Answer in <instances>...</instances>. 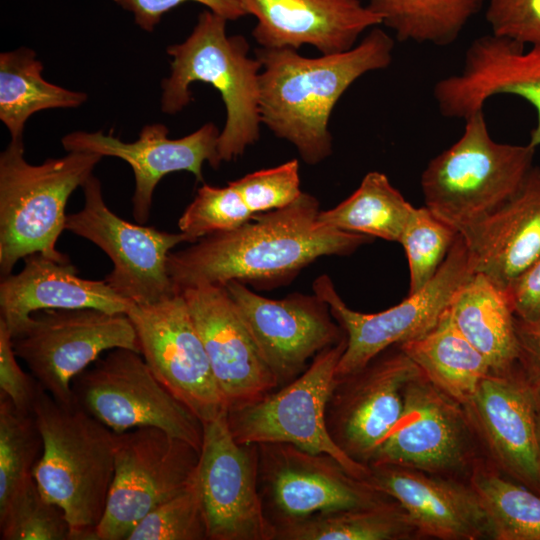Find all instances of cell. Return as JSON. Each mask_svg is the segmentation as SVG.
<instances>
[{
	"label": "cell",
	"mask_w": 540,
	"mask_h": 540,
	"mask_svg": "<svg viewBox=\"0 0 540 540\" xmlns=\"http://www.w3.org/2000/svg\"><path fill=\"white\" fill-rule=\"evenodd\" d=\"M72 389L75 402L116 434L154 427L201 449L203 423L136 351H108L75 377Z\"/></svg>",
	"instance_id": "9c48e42d"
},
{
	"label": "cell",
	"mask_w": 540,
	"mask_h": 540,
	"mask_svg": "<svg viewBox=\"0 0 540 540\" xmlns=\"http://www.w3.org/2000/svg\"><path fill=\"white\" fill-rule=\"evenodd\" d=\"M32 413L43 440L33 472L41 495L63 510L72 540H96L114 476L116 433L42 386Z\"/></svg>",
	"instance_id": "3957f363"
},
{
	"label": "cell",
	"mask_w": 540,
	"mask_h": 540,
	"mask_svg": "<svg viewBox=\"0 0 540 540\" xmlns=\"http://www.w3.org/2000/svg\"><path fill=\"white\" fill-rule=\"evenodd\" d=\"M126 540H208L194 478L183 491L145 515Z\"/></svg>",
	"instance_id": "8d00e7d4"
},
{
	"label": "cell",
	"mask_w": 540,
	"mask_h": 540,
	"mask_svg": "<svg viewBox=\"0 0 540 540\" xmlns=\"http://www.w3.org/2000/svg\"><path fill=\"white\" fill-rule=\"evenodd\" d=\"M397 40L448 46L485 0H366Z\"/></svg>",
	"instance_id": "1f68e13d"
},
{
	"label": "cell",
	"mask_w": 540,
	"mask_h": 540,
	"mask_svg": "<svg viewBox=\"0 0 540 540\" xmlns=\"http://www.w3.org/2000/svg\"><path fill=\"white\" fill-rule=\"evenodd\" d=\"M36 52L27 47L0 54V120L11 140H21L27 120L36 112L71 109L83 105L88 95L46 81Z\"/></svg>",
	"instance_id": "f1b7e54d"
},
{
	"label": "cell",
	"mask_w": 540,
	"mask_h": 540,
	"mask_svg": "<svg viewBox=\"0 0 540 540\" xmlns=\"http://www.w3.org/2000/svg\"><path fill=\"white\" fill-rule=\"evenodd\" d=\"M533 386L535 390L537 434L540 443V383Z\"/></svg>",
	"instance_id": "f6af8a7d"
},
{
	"label": "cell",
	"mask_w": 540,
	"mask_h": 540,
	"mask_svg": "<svg viewBox=\"0 0 540 540\" xmlns=\"http://www.w3.org/2000/svg\"><path fill=\"white\" fill-rule=\"evenodd\" d=\"M505 291L516 318H540V256Z\"/></svg>",
	"instance_id": "7bdbcfd3"
},
{
	"label": "cell",
	"mask_w": 540,
	"mask_h": 540,
	"mask_svg": "<svg viewBox=\"0 0 540 540\" xmlns=\"http://www.w3.org/2000/svg\"><path fill=\"white\" fill-rule=\"evenodd\" d=\"M347 344L342 339L318 353L293 381L254 402L227 410V424L241 444L287 443L335 458L352 476L365 480L368 465L346 455L331 438L326 408L335 370Z\"/></svg>",
	"instance_id": "ba28073f"
},
{
	"label": "cell",
	"mask_w": 540,
	"mask_h": 540,
	"mask_svg": "<svg viewBox=\"0 0 540 540\" xmlns=\"http://www.w3.org/2000/svg\"><path fill=\"white\" fill-rule=\"evenodd\" d=\"M456 236L457 233L426 206L414 207L399 240L409 265L408 294L417 292L432 279Z\"/></svg>",
	"instance_id": "e575fe53"
},
{
	"label": "cell",
	"mask_w": 540,
	"mask_h": 540,
	"mask_svg": "<svg viewBox=\"0 0 540 540\" xmlns=\"http://www.w3.org/2000/svg\"><path fill=\"white\" fill-rule=\"evenodd\" d=\"M421 175L425 206L464 239L510 201L533 168L535 148L492 139L483 110Z\"/></svg>",
	"instance_id": "5b68a950"
},
{
	"label": "cell",
	"mask_w": 540,
	"mask_h": 540,
	"mask_svg": "<svg viewBox=\"0 0 540 540\" xmlns=\"http://www.w3.org/2000/svg\"><path fill=\"white\" fill-rule=\"evenodd\" d=\"M381 354L361 370L336 379L326 408L333 441L365 465L400 420L406 387L422 375L400 349Z\"/></svg>",
	"instance_id": "e0dca14e"
},
{
	"label": "cell",
	"mask_w": 540,
	"mask_h": 540,
	"mask_svg": "<svg viewBox=\"0 0 540 540\" xmlns=\"http://www.w3.org/2000/svg\"><path fill=\"white\" fill-rule=\"evenodd\" d=\"M224 286L279 387L293 381L310 359L344 336L328 304L315 293L276 300L238 280Z\"/></svg>",
	"instance_id": "ac0fdd59"
},
{
	"label": "cell",
	"mask_w": 540,
	"mask_h": 540,
	"mask_svg": "<svg viewBox=\"0 0 540 540\" xmlns=\"http://www.w3.org/2000/svg\"><path fill=\"white\" fill-rule=\"evenodd\" d=\"M140 354L155 377L202 423L227 406L181 292L150 304L133 303L126 314Z\"/></svg>",
	"instance_id": "9a60e30c"
},
{
	"label": "cell",
	"mask_w": 540,
	"mask_h": 540,
	"mask_svg": "<svg viewBox=\"0 0 540 540\" xmlns=\"http://www.w3.org/2000/svg\"><path fill=\"white\" fill-rule=\"evenodd\" d=\"M475 273L469 247L457 234L442 265L420 290L399 304L373 314L350 309L327 275L318 277L314 293L325 301L347 338L335 379L347 377L370 363L390 346L418 338L439 322L460 287Z\"/></svg>",
	"instance_id": "52a82bcc"
},
{
	"label": "cell",
	"mask_w": 540,
	"mask_h": 540,
	"mask_svg": "<svg viewBox=\"0 0 540 540\" xmlns=\"http://www.w3.org/2000/svg\"><path fill=\"white\" fill-rule=\"evenodd\" d=\"M419 536L395 500L375 506L322 512L275 528L274 540H405Z\"/></svg>",
	"instance_id": "f546056e"
},
{
	"label": "cell",
	"mask_w": 540,
	"mask_h": 540,
	"mask_svg": "<svg viewBox=\"0 0 540 540\" xmlns=\"http://www.w3.org/2000/svg\"><path fill=\"white\" fill-rule=\"evenodd\" d=\"M488 521L489 539L540 540V495L505 478L494 467L474 463L469 482Z\"/></svg>",
	"instance_id": "d6a6232c"
},
{
	"label": "cell",
	"mask_w": 540,
	"mask_h": 540,
	"mask_svg": "<svg viewBox=\"0 0 540 540\" xmlns=\"http://www.w3.org/2000/svg\"><path fill=\"white\" fill-rule=\"evenodd\" d=\"M398 346L428 381L461 405L491 373L485 358L455 326L448 309L430 331Z\"/></svg>",
	"instance_id": "83f0119b"
},
{
	"label": "cell",
	"mask_w": 540,
	"mask_h": 540,
	"mask_svg": "<svg viewBox=\"0 0 540 540\" xmlns=\"http://www.w3.org/2000/svg\"><path fill=\"white\" fill-rule=\"evenodd\" d=\"M462 406L493 467L540 495L535 390L522 370L490 373Z\"/></svg>",
	"instance_id": "d6986e66"
},
{
	"label": "cell",
	"mask_w": 540,
	"mask_h": 540,
	"mask_svg": "<svg viewBox=\"0 0 540 540\" xmlns=\"http://www.w3.org/2000/svg\"><path fill=\"white\" fill-rule=\"evenodd\" d=\"M369 468L364 481L398 502L419 536L443 540L489 538L486 514L469 483L396 465Z\"/></svg>",
	"instance_id": "cb8c5ba5"
},
{
	"label": "cell",
	"mask_w": 540,
	"mask_h": 540,
	"mask_svg": "<svg viewBox=\"0 0 540 540\" xmlns=\"http://www.w3.org/2000/svg\"><path fill=\"white\" fill-rule=\"evenodd\" d=\"M485 18L491 33L540 47V0H488Z\"/></svg>",
	"instance_id": "ab89813d"
},
{
	"label": "cell",
	"mask_w": 540,
	"mask_h": 540,
	"mask_svg": "<svg viewBox=\"0 0 540 540\" xmlns=\"http://www.w3.org/2000/svg\"><path fill=\"white\" fill-rule=\"evenodd\" d=\"M519 345L518 366L533 384L540 383V318L522 320L515 317Z\"/></svg>",
	"instance_id": "ee69618b"
},
{
	"label": "cell",
	"mask_w": 540,
	"mask_h": 540,
	"mask_svg": "<svg viewBox=\"0 0 540 540\" xmlns=\"http://www.w3.org/2000/svg\"><path fill=\"white\" fill-rule=\"evenodd\" d=\"M42 451L33 413L0 396V516L36 484L33 472Z\"/></svg>",
	"instance_id": "836d02e7"
},
{
	"label": "cell",
	"mask_w": 540,
	"mask_h": 540,
	"mask_svg": "<svg viewBox=\"0 0 540 540\" xmlns=\"http://www.w3.org/2000/svg\"><path fill=\"white\" fill-rule=\"evenodd\" d=\"M257 447L260 496L274 531L318 513L371 507L391 499L328 454L287 443Z\"/></svg>",
	"instance_id": "7c38bea8"
},
{
	"label": "cell",
	"mask_w": 540,
	"mask_h": 540,
	"mask_svg": "<svg viewBox=\"0 0 540 540\" xmlns=\"http://www.w3.org/2000/svg\"><path fill=\"white\" fill-rule=\"evenodd\" d=\"M515 95L529 102L537 122L529 145L540 146V47L525 46L493 33L470 43L460 72L439 80L433 96L440 113L447 118L466 119L483 110L496 95Z\"/></svg>",
	"instance_id": "44dd1931"
},
{
	"label": "cell",
	"mask_w": 540,
	"mask_h": 540,
	"mask_svg": "<svg viewBox=\"0 0 540 540\" xmlns=\"http://www.w3.org/2000/svg\"><path fill=\"white\" fill-rule=\"evenodd\" d=\"M231 184L253 214L284 208L303 193L297 159L249 173Z\"/></svg>",
	"instance_id": "f35d334b"
},
{
	"label": "cell",
	"mask_w": 540,
	"mask_h": 540,
	"mask_svg": "<svg viewBox=\"0 0 540 540\" xmlns=\"http://www.w3.org/2000/svg\"><path fill=\"white\" fill-rule=\"evenodd\" d=\"M320 211L318 200L303 192L284 208L254 214L238 228L170 252L169 277L178 292L230 280L276 283L320 257L348 255L371 240L321 223Z\"/></svg>",
	"instance_id": "6da1fadb"
},
{
	"label": "cell",
	"mask_w": 540,
	"mask_h": 540,
	"mask_svg": "<svg viewBox=\"0 0 540 540\" xmlns=\"http://www.w3.org/2000/svg\"><path fill=\"white\" fill-rule=\"evenodd\" d=\"M475 438L463 406L423 375L404 391L402 416L369 465H396L452 477L470 473Z\"/></svg>",
	"instance_id": "2e32d148"
},
{
	"label": "cell",
	"mask_w": 540,
	"mask_h": 540,
	"mask_svg": "<svg viewBox=\"0 0 540 540\" xmlns=\"http://www.w3.org/2000/svg\"><path fill=\"white\" fill-rule=\"evenodd\" d=\"M393 39L371 28L351 49L310 58L290 48H259L261 124L294 145L316 165L332 153L331 113L345 91L364 74L392 62Z\"/></svg>",
	"instance_id": "7a4b0ae2"
},
{
	"label": "cell",
	"mask_w": 540,
	"mask_h": 540,
	"mask_svg": "<svg viewBox=\"0 0 540 540\" xmlns=\"http://www.w3.org/2000/svg\"><path fill=\"white\" fill-rule=\"evenodd\" d=\"M448 312L485 358L491 373L505 374L518 366L519 345L509 297L486 275L474 273L457 291Z\"/></svg>",
	"instance_id": "4316f807"
},
{
	"label": "cell",
	"mask_w": 540,
	"mask_h": 540,
	"mask_svg": "<svg viewBox=\"0 0 540 540\" xmlns=\"http://www.w3.org/2000/svg\"><path fill=\"white\" fill-rule=\"evenodd\" d=\"M102 158L95 153L68 152L34 165L24 158L23 139L10 141L0 154L1 277L10 275L21 258L33 253L58 261L69 259L56 249L65 230V207Z\"/></svg>",
	"instance_id": "8992f818"
},
{
	"label": "cell",
	"mask_w": 540,
	"mask_h": 540,
	"mask_svg": "<svg viewBox=\"0 0 540 540\" xmlns=\"http://www.w3.org/2000/svg\"><path fill=\"white\" fill-rule=\"evenodd\" d=\"M168 133L164 124L152 123L143 126L137 140L123 142L102 131H73L61 139V144L67 152L95 153L127 162L135 177L133 216L139 224H145L150 217L154 190L164 176L187 171L202 182L204 162L213 168L222 162L218 153L220 131L214 123H206L178 139H170Z\"/></svg>",
	"instance_id": "ffe728a7"
},
{
	"label": "cell",
	"mask_w": 540,
	"mask_h": 540,
	"mask_svg": "<svg viewBox=\"0 0 540 540\" xmlns=\"http://www.w3.org/2000/svg\"><path fill=\"white\" fill-rule=\"evenodd\" d=\"M246 15L256 19L252 30L262 48L304 45L321 54L354 47L366 30L381 26L380 17L360 0H239Z\"/></svg>",
	"instance_id": "603a6c76"
},
{
	"label": "cell",
	"mask_w": 540,
	"mask_h": 540,
	"mask_svg": "<svg viewBox=\"0 0 540 540\" xmlns=\"http://www.w3.org/2000/svg\"><path fill=\"white\" fill-rule=\"evenodd\" d=\"M15 354L59 403H75V377L116 348L140 353L135 328L126 314L94 308L48 309L32 314L12 337Z\"/></svg>",
	"instance_id": "30bf717a"
},
{
	"label": "cell",
	"mask_w": 540,
	"mask_h": 540,
	"mask_svg": "<svg viewBox=\"0 0 540 540\" xmlns=\"http://www.w3.org/2000/svg\"><path fill=\"white\" fill-rule=\"evenodd\" d=\"M181 293L227 410L279 387L224 285L204 284Z\"/></svg>",
	"instance_id": "7402d4cb"
},
{
	"label": "cell",
	"mask_w": 540,
	"mask_h": 540,
	"mask_svg": "<svg viewBox=\"0 0 540 540\" xmlns=\"http://www.w3.org/2000/svg\"><path fill=\"white\" fill-rule=\"evenodd\" d=\"M199 453L159 428L116 434L114 476L96 540H126L145 515L192 482Z\"/></svg>",
	"instance_id": "8fae6325"
},
{
	"label": "cell",
	"mask_w": 540,
	"mask_h": 540,
	"mask_svg": "<svg viewBox=\"0 0 540 540\" xmlns=\"http://www.w3.org/2000/svg\"><path fill=\"white\" fill-rule=\"evenodd\" d=\"M227 20L205 9L190 35L167 47L170 74L161 82V111L174 115L193 100L191 85L203 82L220 94L226 121L218 138L221 161L240 157L260 137L261 63L242 35H227Z\"/></svg>",
	"instance_id": "277c9868"
},
{
	"label": "cell",
	"mask_w": 540,
	"mask_h": 540,
	"mask_svg": "<svg viewBox=\"0 0 540 540\" xmlns=\"http://www.w3.org/2000/svg\"><path fill=\"white\" fill-rule=\"evenodd\" d=\"M253 215L231 182L225 187L204 183L179 218L178 227L187 241L194 243L207 235L238 228Z\"/></svg>",
	"instance_id": "d590c367"
},
{
	"label": "cell",
	"mask_w": 540,
	"mask_h": 540,
	"mask_svg": "<svg viewBox=\"0 0 540 540\" xmlns=\"http://www.w3.org/2000/svg\"><path fill=\"white\" fill-rule=\"evenodd\" d=\"M121 8L132 14L138 27L152 32L162 17L175 7L196 2L206 9L224 17L227 21H235L245 16L239 0H113Z\"/></svg>",
	"instance_id": "b9f144b4"
},
{
	"label": "cell",
	"mask_w": 540,
	"mask_h": 540,
	"mask_svg": "<svg viewBox=\"0 0 540 540\" xmlns=\"http://www.w3.org/2000/svg\"><path fill=\"white\" fill-rule=\"evenodd\" d=\"M464 240L475 273L506 290L540 256V167L533 166L517 194Z\"/></svg>",
	"instance_id": "484cf974"
},
{
	"label": "cell",
	"mask_w": 540,
	"mask_h": 540,
	"mask_svg": "<svg viewBox=\"0 0 540 540\" xmlns=\"http://www.w3.org/2000/svg\"><path fill=\"white\" fill-rule=\"evenodd\" d=\"M84 206L67 215L65 230L85 238L110 258L112 271L104 278L120 296L135 304H150L179 293L167 272L168 256L188 242L180 233L128 222L106 205L100 180L91 175L82 185Z\"/></svg>",
	"instance_id": "4fadbf2b"
},
{
	"label": "cell",
	"mask_w": 540,
	"mask_h": 540,
	"mask_svg": "<svg viewBox=\"0 0 540 540\" xmlns=\"http://www.w3.org/2000/svg\"><path fill=\"white\" fill-rule=\"evenodd\" d=\"M226 416L203 423L194 475L208 540H274L259 491L258 447L238 443Z\"/></svg>",
	"instance_id": "5bb4252c"
},
{
	"label": "cell",
	"mask_w": 540,
	"mask_h": 540,
	"mask_svg": "<svg viewBox=\"0 0 540 540\" xmlns=\"http://www.w3.org/2000/svg\"><path fill=\"white\" fill-rule=\"evenodd\" d=\"M2 540H72L63 510L47 501L35 484L0 516Z\"/></svg>",
	"instance_id": "74e56055"
},
{
	"label": "cell",
	"mask_w": 540,
	"mask_h": 540,
	"mask_svg": "<svg viewBox=\"0 0 540 540\" xmlns=\"http://www.w3.org/2000/svg\"><path fill=\"white\" fill-rule=\"evenodd\" d=\"M12 337L0 320V396L7 397L21 412L32 413L41 385L17 361Z\"/></svg>",
	"instance_id": "60d3db41"
},
{
	"label": "cell",
	"mask_w": 540,
	"mask_h": 540,
	"mask_svg": "<svg viewBox=\"0 0 540 540\" xmlns=\"http://www.w3.org/2000/svg\"><path fill=\"white\" fill-rule=\"evenodd\" d=\"M413 210L384 173L372 171L347 199L320 211L318 219L343 231L399 242Z\"/></svg>",
	"instance_id": "4dcf8cb0"
},
{
	"label": "cell",
	"mask_w": 540,
	"mask_h": 540,
	"mask_svg": "<svg viewBox=\"0 0 540 540\" xmlns=\"http://www.w3.org/2000/svg\"><path fill=\"white\" fill-rule=\"evenodd\" d=\"M23 259V269L2 277L0 283V320L11 337L19 334L38 311L94 308L127 314L133 304L116 293L105 279L80 277L70 259L58 261L39 252Z\"/></svg>",
	"instance_id": "d4e9b609"
}]
</instances>
